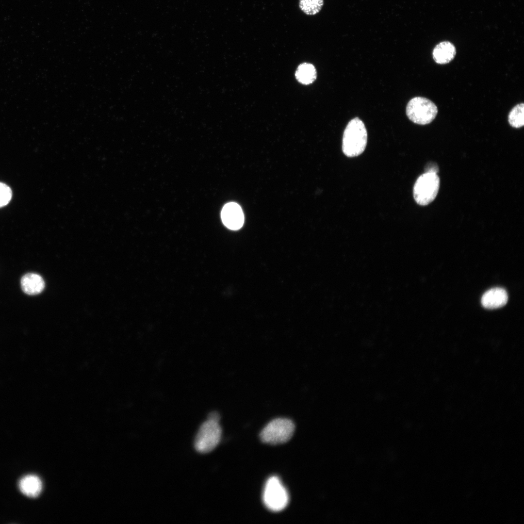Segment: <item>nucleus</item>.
Segmentation results:
<instances>
[{
    "mask_svg": "<svg viewBox=\"0 0 524 524\" xmlns=\"http://www.w3.org/2000/svg\"><path fill=\"white\" fill-rule=\"evenodd\" d=\"M367 143V132L364 123L358 117L351 119L346 125L342 139V150L348 157L360 155Z\"/></svg>",
    "mask_w": 524,
    "mask_h": 524,
    "instance_id": "1",
    "label": "nucleus"
},
{
    "mask_svg": "<svg viewBox=\"0 0 524 524\" xmlns=\"http://www.w3.org/2000/svg\"><path fill=\"white\" fill-rule=\"evenodd\" d=\"M295 429L294 422L285 418L275 419L263 428L260 438L264 443L270 444L284 443L289 441Z\"/></svg>",
    "mask_w": 524,
    "mask_h": 524,
    "instance_id": "2",
    "label": "nucleus"
},
{
    "mask_svg": "<svg viewBox=\"0 0 524 524\" xmlns=\"http://www.w3.org/2000/svg\"><path fill=\"white\" fill-rule=\"evenodd\" d=\"M222 428L219 422L207 419L200 426L194 440V447L201 454L213 450L220 442Z\"/></svg>",
    "mask_w": 524,
    "mask_h": 524,
    "instance_id": "3",
    "label": "nucleus"
},
{
    "mask_svg": "<svg viewBox=\"0 0 524 524\" xmlns=\"http://www.w3.org/2000/svg\"><path fill=\"white\" fill-rule=\"evenodd\" d=\"M262 499L265 506L273 512L280 511L287 507L288 493L278 477L273 476L267 480Z\"/></svg>",
    "mask_w": 524,
    "mask_h": 524,
    "instance_id": "4",
    "label": "nucleus"
},
{
    "mask_svg": "<svg viewBox=\"0 0 524 524\" xmlns=\"http://www.w3.org/2000/svg\"><path fill=\"white\" fill-rule=\"evenodd\" d=\"M438 113L437 106L430 99L422 97L411 98L406 107V115L409 119L419 125L431 123Z\"/></svg>",
    "mask_w": 524,
    "mask_h": 524,
    "instance_id": "5",
    "label": "nucleus"
},
{
    "mask_svg": "<svg viewBox=\"0 0 524 524\" xmlns=\"http://www.w3.org/2000/svg\"><path fill=\"white\" fill-rule=\"evenodd\" d=\"M440 186V179L437 173L426 172L416 180L413 187V197L416 202L425 206L436 197Z\"/></svg>",
    "mask_w": 524,
    "mask_h": 524,
    "instance_id": "6",
    "label": "nucleus"
},
{
    "mask_svg": "<svg viewBox=\"0 0 524 524\" xmlns=\"http://www.w3.org/2000/svg\"><path fill=\"white\" fill-rule=\"evenodd\" d=\"M221 219L224 225L229 229L237 230L244 222V216L240 206L234 202L226 204L221 211Z\"/></svg>",
    "mask_w": 524,
    "mask_h": 524,
    "instance_id": "7",
    "label": "nucleus"
},
{
    "mask_svg": "<svg viewBox=\"0 0 524 524\" xmlns=\"http://www.w3.org/2000/svg\"><path fill=\"white\" fill-rule=\"evenodd\" d=\"M508 299V294L505 290L501 288H494L484 294L481 298V303L485 308L496 309L504 306Z\"/></svg>",
    "mask_w": 524,
    "mask_h": 524,
    "instance_id": "8",
    "label": "nucleus"
},
{
    "mask_svg": "<svg viewBox=\"0 0 524 524\" xmlns=\"http://www.w3.org/2000/svg\"><path fill=\"white\" fill-rule=\"evenodd\" d=\"M20 284L22 291L29 295L39 294L45 288V282L42 277L33 273L24 275L21 279Z\"/></svg>",
    "mask_w": 524,
    "mask_h": 524,
    "instance_id": "9",
    "label": "nucleus"
},
{
    "mask_svg": "<svg viewBox=\"0 0 524 524\" xmlns=\"http://www.w3.org/2000/svg\"><path fill=\"white\" fill-rule=\"evenodd\" d=\"M456 50L454 45L450 42L443 41L437 44L432 52L435 62L440 65L450 62L455 57Z\"/></svg>",
    "mask_w": 524,
    "mask_h": 524,
    "instance_id": "10",
    "label": "nucleus"
},
{
    "mask_svg": "<svg viewBox=\"0 0 524 524\" xmlns=\"http://www.w3.org/2000/svg\"><path fill=\"white\" fill-rule=\"evenodd\" d=\"M19 488L22 493L30 497H36L41 493L42 483L36 475H29L22 477L19 482Z\"/></svg>",
    "mask_w": 524,
    "mask_h": 524,
    "instance_id": "11",
    "label": "nucleus"
},
{
    "mask_svg": "<svg viewBox=\"0 0 524 524\" xmlns=\"http://www.w3.org/2000/svg\"><path fill=\"white\" fill-rule=\"evenodd\" d=\"M295 75L299 82L303 84H309L315 80L317 73L315 67L312 64L304 63L298 66Z\"/></svg>",
    "mask_w": 524,
    "mask_h": 524,
    "instance_id": "12",
    "label": "nucleus"
},
{
    "mask_svg": "<svg viewBox=\"0 0 524 524\" xmlns=\"http://www.w3.org/2000/svg\"><path fill=\"white\" fill-rule=\"evenodd\" d=\"M509 125L515 128H520L524 125V104L519 103L515 105L508 115Z\"/></svg>",
    "mask_w": 524,
    "mask_h": 524,
    "instance_id": "13",
    "label": "nucleus"
},
{
    "mask_svg": "<svg viewBox=\"0 0 524 524\" xmlns=\"http://www.w3.org/2000/svg\"><path fill=\"white\" fill-rule=\"evenodd\" d=\"M324 5V0H299L300 10L308 16H314L320 12Z\"/></svg>",
    "mask_w": 524,
    "mask_h": 524,
    "instance_id": "14",
    "label": "nucleus"
},
{
    "mask_svg": "<svg viewBox=\"0 0 524 524\" xmlns=\"http://www.w3.org/2000/svg\"><path fill=\"white\" fill-rule=\"evenodd\" d=\"M12 197V191L9 186L0 182V207L7 205Z\"/></svg>",
    "mask_w": 524,
    "mask_h": 524,
    "instance_id": "15",
    "label": "nucleus"
},
{
    "mask_svg": "<svg viewBox=\"0 0 524 524\" xmlns=\"http://www.w3.org/2000/svg\"><path fill=\"white\" fill-rule=\"evenodd\" d=\"M220 419L219 414L216 411H212L209 413L208 419L219 422Z\"/></svg>",
    "mask_w": 524,
    "mask_h": 524,
    "instance_id": "16",
    "label": "nucleus"
}]
</instances>
